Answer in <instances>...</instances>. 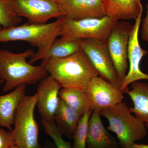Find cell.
<instances>
[{
    "label": "cell",
    "mask_w": 148,
    "mask_h": 148,
    "mask_svg": "<svg viewBox=\"0 0 148 148\" xmlns=\"http://www.w3.org/2000/svg\"><path fill=\"white\" fill-rule=\"evenodd\" d=\"M34 53L32 49L21 53L0 49V80L4 83V92L14 90L22 84H36L48 75L45 66L40 64L34 66L27 61Z\"/></svg>",
    "instance_id": "obj_1"
},
{
    "label": "cell",
    "mask_w": 148,
    "mask_h": 148,
    "mask_svg": "<svg viewBox=\"0 0 148 148\" xmlns=\"http://www.w3.org/2000/svg\"><path fill=\"white\" fill-rule=\"evenodd\" d=\"M45 67L49 75L64 88L85 91L92 78L99 76L82 50L66 58H51Z\"/></svg>",
    "instance_id": "obj_2"
},
{
    "label": "cell",
    "mask_w": 148,
    "mask_h": 148,
    "mask_svg": "<svg viewBox=\"0 0 148 148\" xmlns=\"http://www.w3.org/2000/svg\"><path fill=\"white\" fill-rule=\"evenodd\" d=\"M62 18L45 24H26L0 29V42L23 41L38 48L29 63L33 64L41 60L53 41L59 36Z\"/></svg>",
    "instance_id": "obj_3"
},
{
    "label": "cell",
    "mask_w": 148,
    "mask_h": 148,
    "mask_svg": "<svg viewBox=\"0 0 148 148\" xmlns=\"http://www.w3.org/2000/svg\"><path fill=\"white\" fill-rule=\"evenodd\" d=\"M101 116L108 120V129L116 135L122 148L142 140L147 135V128L130 112L125 102L101 110Z\"/></svg>",
    "instance_id": "obj_4"
},
{
    "label": "cell",
    "mask_w": 148,
    "mask_h": 148,
    "mask_svg": "<svg viewBox=\"0 0 148 148\" xmlns=\"http://www.w3.org/2000/svg\"><path fill=\"white\" fill-rule=\"evenodd\" d=\"M38 95H24L15 112L12 130L14 145L18 148H40L39 131L34 116Z\"/></svg>",
    "instance_id": "obj_5"
},
{
    "label": "cell",
    "mask_w": 148,
    "mask_h": 148,
    "mask_svg": "<svg viewBox=\"0 0 148 148\" xmlns=\"http://www.w3.org/2000/svg\"><path fill=\"white\" fill-rule=\"evenodd\" d=\"M59 36L73 40L92 39L106 42L117 20L106 15L102 18L71 20L61 17Z\"/></svg>",
    "instance_id": "obj_6"
},
{
    "label": "cell",
    "mask_w": 148,
    "mask_h": 148,
    "mask_svg": "<svg viewBox=\"0 0 148 148\" xmlns=\"http://www.w3.org/2000/svg\"><path fill=\"white\" fill-rule=\"evenodd\" d=\"M133 27V25L129 22L118 21L106 42L121 84L127 74V49L130 36Z\"/></svg>",
    "instance_id": "obj_7"
},
{
    "label": "cell",
    "mask_w": 148,
    "mask_h": 148,
    "mask_svg": "<svg viewBox=\"0 0 148 148\" xmlns=\"http://www.w3.org/2000/svg\"><path fill=\"white\" fill-rule=\"evenodd\" d=\"M82 49L87 56L99 76L120 89L118 76L106 42L92 39L81 40Z\"/></svg>",
    "instance_id": "obj_8"
},
{
    "label": "cell",
    "mask_w": 148,
    "mask_h": 148,
    "mask_svg": "<svg viewBox=\"0 0 148 148\" xmlns=\"http://www.w3.org/2000/svg\"><path fill=\"white\" fill-rule=\"evenodd\" d=\"M15 1L18 15L27 18L30 24H47L51 18L64 16L59 4L53 0Z\"/></svg>",
    "instance_id": "obj_9"
},
{
    "label": "cell",
    "mask_w": 148,
    "mask_h": 148,
    "mask_svg": "<svg viewBox=\"0 0 148 148\" xmlns=\"http://www.w3.org/2000/svg\"><path fill=\"white\" fill-rule=\"evenodd\" d=\"M85 92L92 110L98 111L113 107L123 101V92L119 87L100 76L92 78Z\"/></svg>",
    "instance_id": "obj_10"
},
{
    "label": "cell",
    "mask_w": 148,
    "mask_h": 148,
    "mask_svg": "<svg viewBox=\"0 0 148 148\" xmlns=\"http://www.w3.org/2000/svg\"><path fill=\"white\" fill-rule=\"evenodd\" d=\"M143 11L135 19L130 36L127 49V59L129 63V70L123 81L121 82L120 90L124 93L130 84L140 80H148V73H144L140 70V64L144 56L148 53L147 51L141 47L138 36L142 21Z\"/></svg>",
    "instance_id": "obj_11"
},
{
    "label": "cell",
    "mask_w": 148,
    "mask_h": 148,
    "mask_svg": "<svg viewBox=\"0 0 148 148\" xmlns=\"http://www.w3.org/2000/svg\"><path fill=\"white\" fill-rule=\"evenodd\" d=\"M62 86L49 75L40 82L37 88L36 106L42 120L55 121L54 116L59 104V93Z\"/></svg>",
    "instance_id": "obj_12"
},
{
    "label": "cell",
    "mask_w": 148,
    "mask_h": 148,
    "mask_svg": "<svg viewBox=\"0 0 148 148\" xmlns=\"http://www.w3.org/2000/svg\"><path fill=\"white\" fill-rule=\"evenodd\" d=\"M63 17L71 20L102 18L106 15L102 0H64L59 4Z\"/></svg>",
    "instance_id": "obj_13"
},
{
    "label": "cell",
    "mask_w": 148,
    "mask_h": 148,
    "mask_svg": "<svg viewBox=\"0 0 148 148\" xmlns=\"http://www.w3.org/2000/svg\"><path fill=\"white\" fill-rule=\"evenodd\" d=\"M98 111H92L88 124L86 148H122L106 129Z\"/></svg>",
    "instance_id": "obj_14"
},
{
    "label": "cell",
    "mask_w": 148,
    "mask_h": 148,
    "mask_svg": "<svg viewBox=\"0 0 148 148\" xmlns=\"http://www.w3.org/2000/svg\"><path fill=\"white\" fill-rule=\"evenodd\" d=\"M27 85L22 84L12 92L0 95V126L12 130L15 112L21 99L25 95Z\"/></svg>",
    "instance_id": "obj_15"
},
{
    "label": "cell",
    "mask_w": 148,
    "mask_h": 148,
    "mask_svg": "<svg viewBox=\"0 0 148 148\" xmlns=\"http://www.w3.org/2000/svg\"><path fill=\"white\" fill-rule=\"evenodd\" d=\"M106 15L117 21L138 18L143 11L141 0H102Z\"/></svg>",
    "instance_id": "obj_16"
},
{
    "label": "cell",
    "mask_w": 148,
    "mask_h": 148,
    "mask_svg": "<svg viewBox=\"0 0 148 148\" xmlns=\"http://www.w3.org/2000/svg\"><path fill=\"white\" fill-rule=\"evenodd\" d=\"M131 84V90L127 88L124 92L133 102V107L130 110L148 130V82L136 81Z\"/></svg>",
    "instance_id": "obj_17"
},
{
    "label": "cell",
    "mask_w": 148,
    "mask_h": 148,
    "mask_svg": "<svg viewBox=\"0 0 148 148\" xmlns=\"http://www.w3.org/2000/svg\"><path fill=\"white\" fill-rule=\"evenodd\" d=\"M82 116L60 98L54 119L56 125L62 135L73 139Z\"/></svg>",
    "instance_id": "obj_18"
},
{
    "label": "cell",
    "mask_w": 148,
    "mask_h": 148,
    "mask_svg": "<svg viewBox=\"0 0 148 148\" xmlns=\"http://www.w3.org/2000/svg\"><path fill=\"white\" fill-rule=\"evenodd\" d=\"M81 40L71 39L63 37L56 39L43 55L40 65L45 66L51 58H66L82 50Z\"/></svg>",
    "instance_id": "obj_19"
},
{
    "label": "cell",
    "mask_w": 148,
    "mask_h": 148,
    "mask_svg": "<svg viewBox=\"0 0 148 148\" xmlns=\"http://www.w3.org/2000/svg\"><path fill=\"white\" fill-rule=\"evenodd\" d=\"M59 96L69 107L82 116L86 112L93 111L85 91L62 88L59 92Z\"/></svg>",
    "instance_id": "obj_20"
},
{
    "label": "cell",
    "mask_w": 148,
    "mask_h": 148,
    "mask_svg": "<svg viewBox=\"0 0 148 148\" xmlns=\"http://www.w3.org/2000/svg\"><path fill=\"white\" fill-rule=\"evenodd\" d=\"M22 21L16 10L15 0H0V26L3 28L17 26Z\"/></svg>",
    "instance_id": "obj_21"
},
{
    "label": "cell",
    "mask_w": 148,
    "mask_h": 148,
    "mask_svg": "<svg viewBox=\"0 0 148 148\" xmlns=\"http://www.w3.org/2000/svg\"><path fill=\"white\" fill-rule=\"evenodd\" d=\"M92 112H86L82 116L73 137L72 148H86L88 122Z\"/></svg>",
    "instance_id": "obj_22"
},
{
    "label": "cell",
    "mask_w": 148,
    "mask_h": 148,
    "mask_svg": "<svg viewBox=\"0 0 148 148\" xmlns=\"http://www.w3.org/2000/svg\"><path fill=\"white\" fill-rule=\"evenodd\" d=\"M45 133L53 140L56 148H72L71 143L64 140L63 135L56 127L55 121L48 122L42 120Z\"/></svg>",
    "instance_id": "obj_23"
},
{
    "label": "cell",
    "mask_w": 148,
    "mask_h": 148,
    "mask_svg": "<svg viewBox=\"0 0 148 148\" xmlns=\"http://www.w3.org/2000/svg\"><path fill=\"white\" fill-rule=\"evenodd\" d=\"M14 146L11 131L0 129V148H12Z\"/></svg>",
    "instance_id": "obj_24"
},
{
    "label": "cell",
    "mask_w": 148,
    "mask_h": 148,
    "mask_svg": "<svg viewBox=\"0 0 148 148\" xmlns=\"http://www.w3.org/2000/svg\"><path fill=\"white\" fill-rule=\"evenodd\" d=\"M146 6L147 8V15L145 18L143 19L141 38L144 40L148 42V0Z\"/></svg>",
    "instance_id": "obj_25"
},
{
    "label": "cell",
    "mask_w": 148,
    "mask_h": 148,
    "mask_svg": "<svg viewBox=\"0 0 148 148\" xmlns=\"http://www.w3.org/2000/svg\"><path fill=\"white\" fill-rule=\"evenodd\" d=\"M125 148H148V145L134 143Z\"/></svg>",
    "instance_id": "obj_26"
},
{
    "label": "cell",
    "mask_w": 148,
    "mask_h": 148,
    "mask_svg": "<svg viewBox=\"0 0 148 148\" xmlns=\"http://www.w3.org/2000/svg\"><path fill=\"white\" fill-rule=\"evenodd\" d=\"M53 1H54L58 3V4H60V3L62 2L64 0H53Z\"/></svg>",
    "instance_id": "obj_27"
},
{
    "label": "cell",
    "mask_w": 148,
    "mask_h": 148,
    "mask_svg": "<svg viewBox=\"0 0 148 148\" xmlns=\"http://www.w3.org/2000/svg\"><path fill=\"white\" fill-rule=\"evenodd\" d=\"M3 27H2L1 26H0V29H1ZM2 83H3V82L1 80H0V84H1Z\"/></svg>",
    "instance_id": "obj_28"
},
{
    "label": "cell",
    "mask_w": 148,
    "mask_h": 148,
    "mask_svg": "<svg viewBox=\"0 0 148 148\" xmlns=\"http://www.w3.org/2000/svg\"><path fill=\"white\" fill-rule=\"evenodd\" d=\"M12 148H18L17 147H16V146H15V145L13 147H12Z\"/></svg>",
    "instance_id": "obj_29"
}]
</instances>
